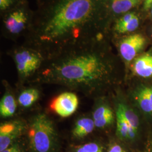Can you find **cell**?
<instances>
[{
    "label": "cell",
    "instance_id": "cell-8",
    "mask_svg": "<svg viewBox=\"0 0 152 152\" xmlns=\"http://www.w3.org/2000/svg\"><path fill=\"white\" fill-rule=\"evenodd\" d=\"M92 118L96 128L104 129L113 123L114 113L108 105L105 103L99 104L94 109Z\"/></svg>",
    "mask_w": 152,
    "mask_h": 152
},
{
    "label": "cell",
    "instance_id": "cell-22",
    "mask_svg": "<svg viewBox=\"0 0 152 152\" xmlns=\"http://www.w3.org/2000/svg\"><path fill=\"white\" fill-rule=\"evenodd\" d=\"M12 3V0H0V8L1 10H5Z\"/></svg>",
    "mask_w": 152,
    "mask_h": 152
},
{
    "label": "cell",
    "instance_id": "cell-16",
    "mask_svg": "<svg viewBox=\"0 0 152 152\" xmlns=\"http://www.w3.org/2000/svg\"><path fill=\"white\" fill-rule=\"evenodd\" d=\"M140 0H112V8L116 14L125 13L135 7Z\"/></svg>",
    "mask_w": 152,
    "mask_h": 152
},
{
    "label": "cell",
    "instance_id": "cell-10",
    "mask_svg": "<svg viewBox=\"0 0 152 152\" xmlns=\"http://www.w3.org/2000/svg\"><path fill=\"white\" fill-rule=\"evenodd\" d=\"M95 128L92 117L83 116L76 120L72 130V135L75 139H82L92 133Z\"/></svg>",
    "mask_w": 152,
    "mask_h": 152
},
{
    "label": "cell",
    "instance_id": "cell-12",
    "mask_svg": "<svg viewBox=\"0 0 152 152\" xmlns=\"http://www.w3.org/2000/svg\"><path fill=\"white\" fill-rule=\"evenodd\" d=\"M17 102L11 91L6 89L0 102V114L1 117H12L16 112Z\"/></svg>",
    "mask_w": 152,
    "mask_h": 152
},
{
    "label": "cell",
    "instance_id": "cell-5",
    "mask_svg": "<svg viewBox=\"0 0 152 152\" xmlns=\"http://www.w3.org/2000/svg\"><path fill=\"white\" fill-rule=\"evenodd\" d=\"M27 123L19 119L7 121L0 125V152L9 147L26 132Z\"/></svg>",
    "mask_w": 152,
    "mask_h": 152
},
{
    "label": "cell",
    "instance_id": "cell-2",
    "mask_svg": "<svg viewBox=\"0 0 152 152\" xmlns=\"http://www.w3.org/2000/svg\"><path fill=\"white\" fill-rule=\"evenodd\" d=\"M97 0H61L43 27L42 41L57 42L85 25L94 16Z\"/></svg>",
    "mask_w": 152,
    "mask_h": 152
},
{
    "label": "cell",
    "instance_id": "cell-13",
    "mask_svg": "<svg viewBox=\"0 0 152 152\" xmlns=\"http://www.w3.org/2000/svg\"><path fill=\"white\" fill-rule=\"evenodd\" d=\"M27 17L21 10L15 11L7 17L5 22L6 27L13 34L20 32L25 27Z\"/></svg>",
    "mask_w": 152,
    "mask_h": 152
},
{
    "label": "cell",
    "instance_id": "cell-21",
    "mask_svg": "<svg viewBox=\"0 0 152 152\" xmlns=\"http://www.w3.org/2000/svg\"><path fill=\"white\" fill-rule=\"evenodd\" d=\"M107 152H127L120 144L117 142L111 143L109 145Z\"/></svg>",
    "mask_w": 152,
    "mask_h": 152
},
{
    "label": "cell",
    "instance_id": "cell-4",
    "mask_svg": "<svg viewBox=\"0 0 152 152\" xmlns=\"http://www.w3.org/2000/svg\"><path fill=\"white\" fill-rule=\"evenodd\" d=\"M14 60L20 81L24 82L39 69L42 58L39 53L33 50L23 49L15 53Z\"/></svg>",
    "mask_w": 152,
    "mask_h": 152
},
{
    "label": "cell",
    "instance_id": "cell-7",
    "mask_svg": "<svg viewBox=\"0 0 152 152\" xmlns=\"http://www.w3.org/2000/svg\"><path fill=\"white\" fill-rule=\"evenodd\" d=\"M79 105V100L74 92H64L56 97L51 104V109L60 117L66 118L76 111Z\"/></svg>",
    "mask_w": 152,
    "mask_h": 152
},
{
    "label": "cell",
    "instance_id": "cell-11",
    "mask_svg": "<svg viewBox=\"0 0 152 152\" xmlns=\"http://www.w3.org/2000/svg\"><path fill=\"white\" fill-rule=\"evenodd\" d=\"M132 70L136 76L142 78L152 77V54L149 53L136 58L132 65Z\"/></svg>",
    "mask_w": 152,
    "mask_h": 152
},
{
    "label": "cell",
    "instance_id": "cell-15",
    "mask_svg": "<svg viewBox=\"0 0 152 152\" xmlns=\"http://www.w3.org/2000/svg\"><path fill=\"white\" fill-rule=\"evenodd\" d=\"M39 98L38 89L29 87L24 89L18 96V103L24 108H29L35 103Z\"/></svg>",
    "mask_w": 152,
    "mask_h": 152
},
{
    "label": "cell",
    "instance_id": "cell-1",
    "mask_svg": "<svg viewBox=\"0 0 152 152\" xmlns=\"http://www.w3.org/2000/svg\"><path fill=\"white\" fill-rule=\"evenodd\" d=\"M110 82V68L95 51H72L56 59L33 82L56 85L92 96Z\"/></svg>",
    "mask_w": 152,
    "mask_h": 152
},
{
    "label": "cell",
    "instance_id": "cell-14",
    "mask_svg": "<svg viewBox=\"0 0 152 152\" xmlns=\"http://www.w3.org/2000/svg\"><path fill=\"white\" fill-rule=\"evenodd\" d=\"M115 112L120 113L131 129L137 133L139 120L137 115L127 105L122 102L117 104Z\"/></svg>",
    "mask_w": 152,
    "mask_h": 152
},
{
    "label": "cell",
    "instance_id": "cell-6",
    "mask_svg": "<svg viewBox=\"0 0 152 152\" xmlns=\"http://www.w3.org/2000/svg\"><path fill=\"white\" fill-rule=\"evenodd\" d=\"M146 42V39L140 34L127 36L120 42V54L126 63H130L143 50Z\"/></svg>",
    "mask_w": 152,
    "mask_h": 152
},
{
    "label": "cell",
    "instance_id": "cell-17",
    "mask_svg": "<svg viewBox=\"0 0 152 152\" xmlns=\"http://www.w3.org/2000/svg\"><path fill=\"white\" fill-rule=\"evenodd\" d=\"M69 152H104V147L100 142L89 141L72 147Z\"/></svg>",
    "mask_w": 152,
    "mask_h": 152
},
{
    "label": "cell",
    "instance_id": "cell-9",
    "mask_svg": "<svg viewBox=\"0 0 152 152\" xmlns=\"http://www.w3.org/2000/svg\"><path fill=\"white\" fill-rule=\"evenodd\" d=\"M134 98L143 113L152 115V86H139L134 91Z\"/></svg>",
    "mask_w": 152,
    "mask_h": 152
},
{
    "label": "cell",
    "instance_id": "cell-23",
    "mask_svg": "<svg viewBox=\"0 0 152 152\" xmlns=\"http://www.w3.org/2000/svg\"><path fill=\"white\" fill-rule=\"evenodd\" d=\"M152 6V0H144V7L145 10H149Z\"/></svg>",
    "mask_w": 152,
    "mask_h": 152
},
{
    "label": "cell",
    "instance_id": "cell-24",
    "mask_svg": "<svg viewBox=\"0 0 152 152\" xmlns=\"http://www.w3.org/2000/svg\"><path fill=\"white\" fill-rule=\"evenodd\" d=\"M151 15H152V7H151Z\"/></svg>",
    "mask_w": 152,
    "mask_h": 152
},
{
    "label": "cell",
    "instance_id": "cell-3",
    "mask_svg": "<svg viewBox=\"0 0 152 152\" xmlns=\"http://www.w3.org/2000/svg\"><path fill=\"white\" fill-rule=\"evenodd\" d=\"M26 147L28 152H59L60 137L54 122L48 114H34L27 123Z\"/></svg>",
    "mask_w": 152,
    "mask_h": 152
},
{
    "label": "cell",
    "instance_id": "cell-18",
    "mask_svg": "<svg viewBox=\"0 0 152 152\" xmlns=\"http://www.w3.org/2000/svg\"><path fill=\"white\" fill-rule=\"evenodd\" d=\"M139 19L138 16L135 15L130 22H128L121 27L116 29L115 31L120 33L131 32L135 31L139 27Z\"/></svg>",
    "mask_w": 152,
    "mask_h": 152
},
{
    "label": "cell",
    "instance_id": "cell-19",
    "mask_svg": "<svg viewBox=\"0 0 152 152\" xmlns=\"http://www.w3.org/2000/svg\"><path fill=\"white\" fill-rule=\"evenodd\" d=\"M26 149H27L26 144L24 145L20 140H19L0 152H25Z\"/></svg>",
    "mask_w": 152,
    "mask_h": 152
},
{
    "label": "cell",
    "instance_id": "cell-20",
    "mask_svg": "<svg viewBox=\"0 0 152 152\" xmlns=\"http://www.w3.org/2000/svg\"><path fill=\"white\" fill-rule=\"evenodd\" d=\"M135 15L136 14L134 12H129L126 14L117 22L115 26V29L121 27L128 22H130Z\"/></svg>",
    "mask_w": 152,
    "mask_h": 152
}]
</instances>
